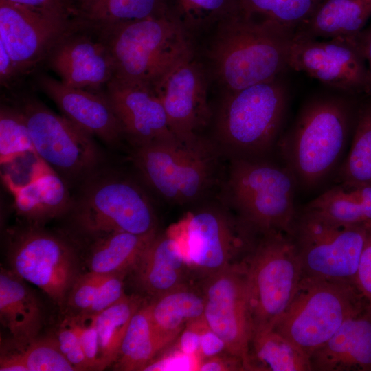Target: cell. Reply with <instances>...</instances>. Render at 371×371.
I'll use <instances>...</instances> for the list:
<instances>
[{"instance_id":"obj_1","label":"cell","mask_w":371,"mask_h":371,"mask_svg":"<svg viewBox=\"0 0 371 371\" xmlns=\"http://www.w3.org/2000/svg\"><path fill=\"white\" fill-rule=\"evenodd\" d=\"M291 40L238 11L216 25L208 59L225 92L236 91L279 77L289 68Z\"/></svg>"},{"instance_id":"obj_2","label":"cell","mask_w":371,"mask_h":371,"mask_svg":"<svg viewBox=\"0 0 371 371\" xmlns=\"http://www.w3.org/2000/svg\"><path fill=\"white\" fill-rule=\"evenodd\" d=\"M97 26L113 58V78L120 80L152 85L193 54L190 34L170 13L115 26Z\"/></svg>"},{"instance_id":"obj_3","label":"cell","mask_w":371,"mask_h":371,"mask_svg":"<svg viewBox=\"0 0 371 371\" xmlns=\"http://www.w3.org/2000/svg\"><path fill=\"white\" fill-rule=\"evenodd\" d=\"M350 109L336 96L314 98L302 109L281 141L282 155L297 181L313 186L335 167L348 137Z\"/></svg>"},{"instance_id":"obj_4","label":"cell","mask_w":371,"mask_h":371,"mask_svg":"<svg viewBox=\"0 0 371 371\" xmlns=\"http://www.w3.org/2000/svg\"><path fill=\"white\" fill-rule=\"evenodd\" d=\"M262 234L241 263L253 334L274 328L302 278V266L291 236L277 232Z\"/></svg>"},{"instance_id":"obj_5","label":"cell","mask_w":371,"mask_h":371,"mask_svg":"<svg viewBox=\"0 0 371 371\" xmlns=\"http://www.w3.org/2000/svg\"><path fill=\"white\" fill-rule=\"evenodd\" d=\"M368 307L353 284L302 277L274 328L311 356L344 322Z\"/></svg>"},{"instance_id":"obj_6","label":"cell","mask_w":371,"mask_h":371,"mask_svg":"<svg viewBox=\"0 0 371 371\" xmlns=\"http://www.w3.org/2000/svg\"><path fill=\"white\" fill-rule=\"evenodd\" d=\"M296 182L289 168L237 159L232 166L228 186L246 225L261 234L291 235L298 216L294 205Z\"/></svg>"},{"instance_id":"obj_7","label":"cell","mask_w":371,"mask_h":371,"mask_svg":"<svg viewBox=\"0 0 371 371\" xmlns=\"http://www.w3.org/2000/svg\"><path fill=\"white\" fill-rule=\"evenodd\" d=\"M369 227L335 223L303 210L290 235L302 277L355 285Z\"/></svg>"},{"instance_id":"obj_8","label":"cell","mask_w":371,"mask_h":371,"mask_svg":"<svg viewBox=\"0 0 371 371\" xmlns=\"http://www.w3.org/2000/svg\"><path fill=\"white\" fill-rule=\"evenodd\" d=\"M287 102L288 92L279 77L225 92L216 120L218 135L238 150H266L280 131Z\"/></svg>"},{"instance_id":"obj_9","label":"cell","mask_w":371,"mask_h":371,"mask_svg":"<svg viewBox=\"0 0 371 371\" xmlns=\"http://www.w3.org/2000/svg\"><path fill=\"white\" fill-rule=\"evenodd\" d=\"M88 180L69 208L84 232L95 237L115 232H157L154 210L139 187L112 176H91Z\"/></svg>"},{"instance_id":"obj_10","label":"cell","mask_w":371,"mask_h":371,"mask_svg":"<svg viewBox=\"0 0 371 371\" xmlns=\"http://www.w3.org/2000/svg\"><path fill=\"white\" fill-rule=\"evenodd\" d=\"M18 107L26 121L35 153L52 171L66 182L93 175L100 153L93 136L34 98H23Z\"/></svg>"},{"instance_id":"obj_11","label":"cell","mask_w":371,"mask_h":371,"mask_svg":"<svg viewBox=\"0 0 371 371\" xmlns=\"http://www.w3.org/2000/svg\"><path fill=\"white\" fill-rule=\"evenodd\" d=\"M8 258L12 271L61 306L76 279V260L64 238L35 225L13 234Z\"/></svg>"},{"instance_id":"obj_12","label":"cell","mask_w":371,"mask_h":371,"mask_svg":"<svg viewBox=\"0 0 371 371\" xmlns=\"http://www.w3.org/2000/svg\"><path fill=\"white\" fill-rule=\"evenodd\" d=\"M199 141L136 146L133 161L146 181L167 199L181 203L198 196L210 179L209 157Z\"/></svg>"},{"instance_id":"obj_13","label":"cell","mask_w":371,"mask_h":371,"mask_svg":"<svg viewBox=\"0 0 371 371\" xmlns=\"http://www.w3.org/2000/svg\"><path fill=\"white\" fill-rule=\"evenodd\" d=\"M65 85L99 91L115 76L113 58L101 29L73 19L57 37L45 59Z\"/></svg>"},{"instance_id":"obj_14","label":"cell","mask_w":371,"mask_h":371,"mask_svg":"<svg viewBox=\"0 0 371 371\" xmlns=\"http://www.w3.org/2000/svg\"><path fill=\"white\" fill-rule=\"evenodd\" d=\"M288 67L342 93L370 95L368 67L356 38L291 39Z\"/></svg>"},{"instance_id":"obj_15","label":"cell","mask_w":371,"mask_h":371,"mask_svg":"<svg viewBox=\"0 0 371 371\" xmlns=\"http://www.w3.org/2000/svg\"><path fill=\"white\" fill-rule=\"evenodd\" d=\"M167 232L179 243L188 270L205 278L235 265L247 245L230 218L215 209L188 212Z\"/></svg>"},{"instance_id":"obj_16","label":"cell","mask_w":371,"mask_h":371,"mask_svg":"<svg viewBox=\"0 0 371 371\" xmlns=\"http://www.w3.org/2000/svg\"><path fill=\"white\" fill-rule=\"evenodd\" d=\"M205 279L203 319L224 341L226 352L249 370L253 324L243 266L233 265Z\"/></svg>"},{"instance_id":"obj_17","label":"cell","mask_w":371,"mask_h":371,"mask_svg":"<svg viewBox=\"0 0 371 371\" xmlns=\"http://www.w3.org/2000/svg\"><path fill=\"white\" fill-rule=\"evenodd\" d=\"M151 86L175 137L185 144L198 142L196 133L208 123L210 111L205 71L194 54L172 66Z\"/></svg>"},{"instance_id":"obj_18","label":"cell","mask_w":371,"mask_h":371,"mask_svg":"<svg viewBox=\"0 0 371 371\" xmlns=\"http://www.w3.org/2000/svg\"><path fill=\"white\" fill-rule=\"evenodd\" d=\"M104 92L124 136L136 146L180 142L172 132L164 106L151 85L113 78Z\"/></svg>"},{"instance_id":"obj_19","label":"cell","mask_w":371,"mask_h":371,"mask_svg":"<svg viewBox=\"0 0 371 371\" xmlns=\"http://www.w3.org/2000/svg\"><path fill=\"white\" fill-rule=\"evenodd\" d=\"M70 21H58L0 0V43L20 75L25 74L46 59L54 41Z\"/></svg>"},{"instance_id":"obj_20","label":"cell","mask_w":371,"mask_h":371,"mask_svg":"<svg viewBox=\"0 0 371 371\" xmlns=\"http://www.w3.org/2000/svg\"><path fill=\"white\" fill-rule=\"evenodd\" d=\"M38 86L64 116L91 136L113 145L124 136L121 125L104 92L67 86L41 75Z\"/></svg>"},{"instance_id":"obj_21","label":"cell","mask_w":371,"mask_h":371,"mask_svg":"<svg viewBox=\"0 0 371 371\" xmlns=\"http://www.w3.org/2000/svg\"><path fill=\"white\" fill-rule=\"evenodd\" d=\"M310 359L313 371H371V310L344 322Z\"/></svg>"},{"instance_id":"obj_22","label":"cell","mask_w":371,"mask_h":371,"mask_svg":"<svg viewBox=\"0 0 371 371\" xmlns=\"http://www.w3.org/2000/svg\"><path fill=\"white\" fill-rule=\"evenodd\" d=\"M132 269L139 287L153 297L184 284L188 270L179 243L167 231L155 235Z\"/></svg>"},{"instance_id":"obj_23","label":"cell","mask_w":371,"mask_h":371,"mask_svg":"<svg viewBox=\"0 0 371 371\" xmlns=\"http://www.w3.org/2000/svg\"><path fill=\"white\" fill-rule=\"evenodd\" d=\"M23 280L12 270L1 269L0 320L21 350L37 338L42 325L39 303Z\"/></svg>"},{"instance_id":"obj_24","label":"cell","mask_w":371,"mask_h":371,"mask_svg":"<svg viewBox=\"0 0 371 371\" xmlns=\"http://www.w3.org/2000/svg\"><path fill=\"white\" fill-rule=\"evenodd\" d=\"M371 18V0H323L292 40L356 38Z\"/></svg>"},{"instance_id":"obj_25","label":"cell","mask_w":371,"mask_h":371,"mask_svg":"<svg viewBox=\"0 0 371 371\" xmlns=\"http://www.w3.org/2000/svg\"><path fill=\"white\" fill-rule=\"evenodd\" d=\"M147 304L152 326L163 348L177 339L187 324L203 315V293L185 284L154 297Z\"/></svg>"},{"instance_id":"obj_26","label":"cell","mask_w":371,"mask_h":371,"mask_svg":"<svg viewBox=\"0 0 371 371\" xmlns=\"http://www.w3.org/2000/svg\"><path fill=\"white\" fill-rule=\"evenodd\" d=\"M14 201L17 214L34 225L69 210L72 204L67 182L52 170L20 187Z\"/></svg>"},{"instance_id":"obj_27","label":"cell","mask_w":371,"mask_h":371,"mask_svg":"<svg viewBox=\"0 0 371 371\" xmlns=\"http://www.w3.org/2000/svg\"><path fill=\"white\" fill-rule=\"evenodd\" d=\"M304 211L341 225L371 227V186L340 183L311 201Z\"/></svg>"},{"instance_id":"obj_28","label":"cell","mask_w":371,"mask_h":371,"mask_svg":"<svg viewBox=\"0 0 371 371\" xmlns=\"http://www.w3.org/2000/svg\"><path fill=\"white\" fill-rule=\"evenodd\" d=\"M249 370L312 371L310 356L275 328L253 334Z\"/></svg>"},{"instance_id":"obj_29","label":"cell","mask_w":371,"mask_h":371,"mask_svg":"<svg viewBox=\"0 0 371 371\" xmlns=\"http://www.w3.org/2000/svg\"><path fill=\"white\" fill-rule=\"evenodd\" d=\"M156 234L138 235L115 232L95 236L87 260L89 271L124 274L133 268Z\"/></svg>"},{"instance_id":"obj_30","label":"cell","mask_w":371,"mask_h":371,"mask_svg":"<svg viewBox=\"0 0 371 371\" xmlns=\"http://www.w3.org/2000/svg\"><path fill=\"white\" fill-rule=\"evenodd\" d=\"M150 321L148 304L144 302L133 315L115 361L120 370H144L163 350Z\"/></svg>"},{"instance_id":"obj_31","label":"cell","mask_w":371,"mask_h":371,"mask_svg":"<svg viewBox=\"0 0 371 371\" xmlns=\"http://www.w3.org/2000/svg\"><path fill=\"white\" fill-rule=\"evenodd\" d=\"M323 0H237L238 12L270 24L291 38Z\"/></svg>"},{"instance_id":"obj_32","label":"cell","mask_w":371,"mask_h":371,"mask_svg":"<svg viewBox=\"0 0 371 371\" xmlns=\"http://www.w3.org/2000/svg\"><path fill=\"white\" fill-rule=\"evenodd\" d=\"M122 275L89 271L77 278L68 295L72 314L95 315L118 301L125 295Z\"/></svg>"},{"instance_id":"obj_33","label":"cell","mask_w":371,"mask_h":371,"mask_svg":"<svg viewBox=\"0 0 371 371\" xmlns=\"http://www.w3.org/2000/svg\"><path fill=\"white\" fill-rule=\"evenodd\" d=\"M143 303L140 297L125 294L115 303L95 315L102 370L117 360L129 322Z\"/></svg>"},{"instance_id":"obj_34","label":"cell","mask_w":371,"mask_h":371,"mask_svg":"<svg viewBox=\"0 0 371 371\" xmlns=\"http://www.w3.org/2000/svg\"><path fill=\"white\" fill-rule=\"evenodd\" d=\"M170 13L168 0H97L81 19L111 27Z\"/></svg>"},{"instance_id":"obj_35","label":"cell","mask_w":371,"mask_h":371,"mask_svg":"<svg viewBox=\"0 0 371 371\" xmlns=\"http://www.w3.org/2000/svg\"><path fill=\"white\" fill-rule=\"evenodd\" d=\"M339 179L346 185L371 186L370 100L359 111L352 144L340 168Z\"/></svg>"},{"instance_id":"obj_36","label":"cell","mask_w":371,"mask_h":371,"mask_svg":"<svg viewBox=\"0 0 371 371\" xmlns=\"http://www.w3.org/2000/svg\"><path fill=\"white\" fill-rule=\"evenodd\" d=\"M170 14L190 32L201 31L238 11L237 0H168Z\"/></svg>"},{"instance_id":"obj_37","label":"cell","mask_w":371,"mask_h":371,"mask_svg":"<svg viewBox=\"0 0 371 371\" xmlns=\"http://www.w3.org/2000/svg\"><path fill=\"white\" fill-rule=\"evenodd\" d=\"M34 148L24 115L18 106L3 105L0 110V160L8 164Z\"/></svg>"},{"instance_id":"obj_38","label":"cell","mask_w":371,"mask_h":371,"mask_svg":"<svg viewBox=\"0 0 371 371\" xmlns=\"http://www.w3.org/2000/svg\"><path fill=\"white\" fill-rule=\"evenodd\" d=\"M28 371H73L75 368L62 352L56 337L36 338L23 350Z\"/></svg>"},{"instance_id":"obj_39","label":"cell","mask_w":371,"mask_h":371,"mask_svg":"<svg viewBox=\"0 0 371 371\" xmlns=\"http://www.w3.org/2000/svg\"><path fill=\"white\" fill-rule=\"evenodd\" d=\"M66 318L78 335L89 370H101L99 338L95 315L71 314Z\"/></svg>"},{"instance_id":"obj_40","label":"cell","mask_w":371,"mask_h":371,"mask_svg":"<svg viewBox=\"0 0 371 371\" xmlns=\"http://www.w3.org/2000/svg\"><path fill=\"white\" fill-rule=\"evenodd\" d=\"M56 337L62 352L76 370H89L78 335L67 318L60 326Z\"/></svg>"},{"instance_id":"obj_41","label":"cell","mask_w":371,"mask_h":371,"mask_svg":"<svg viewBox=\"0 0 371 371\" xmlns=\"http://www.w3.org/2000/svg\"><path fill=\"white\" fill-rule=\"evenodd\" d=\"M49 18L69 22L78 15L72 0H5Z\"/></svg>"},{"instance_id":"obj_42","label":"cell","mask_w":371,"mask_h":371,"mask_svg":"<svg viewBox=\"0 0 371 371\" xmlns=\"http://www.w3.org/2000/svg\"><path fill=\"white\" fill-rule=\"evenodd\" d=\"M354 284L371 310V227L368 229Z\"/></svg>"},{"instance_id":"obj_43","label":"cell","mask_w":371,"mask_h":371,"mask_svg":"<svg viewBox=\"0 0 371 371\" xmlns=\"http://www.w3.org/2000/svg\"><path fill=\"white\" fill-rule=\"evenodd\" d=\"M196 357L178 350L161 359H153L144 370H197L199 362Z\"/></svg>"},{"instance_id":"obj_44","label":"cell","mask_w":371,"mask_h":371,"mask_svg":"<svg viewBox=\"0 0 371 371\" xmlns=\"http://www.w3.org/2000/svg\"><path fill=\"white\" fill-rule=\"evenodd\" d=\"M204 324L203 318L187 324L177 337L179 351L190 355H199L201 333Z\"/></svg>"},{"instance_id":"obj_45","label":"cell","mask_w":371,"mask_h":371,"mask_svg":"<svg viewBox=\"0 0 371 371\" xmlns=\"http://www.w3.org/2000/svg\"><path fill=\"white\" fill-rule=\"evenodd\" d=\"M223 351L226 352L224 341L205 324L201 333L199 355L206 359L218 355Z\"/></svg>"},{"instance_id":"obj_46","label":"cell","mask_w":371,"mask_h":371,"mask_svg":"<svg viewBox=\"0 0 371 371\" xmlns=\"http://www.w3.org/2000/svg\"><path fill=\"white\" fill-rule=\"evenodd\" d=\"M197 370L200 371H221V370H245L243 361L230 354L223 357L218 355L206 358L199 362Z\"/></svg>"},{"instance_id":"obj_47","label":"cell","mask_w":371,"mask_h":371,"mask_svg":"<svg viewBox=\"0 0 371 371\" xmlns=\"http://www.w3.org/2000/svg\"><path fill=\"white\" fill-rule=\"evenodd\" d=\"M20 76L12 59L3 44L0 43L1 85L9 87Z\"/></svg>"},{"instance_id":"obj_48","label":"cell","mask_w":371,"mask_h":371,"mask_svg":"<svg viewBox=\"0 0 371 371\" xmlns=\"http://www.w3.org/2000/svg\"><path fill=\"white\" fill-rule=\"evenodd\" d=\"M1 371H28L25 362L23 350L20 352L1 355Z\"/></svg>"},{"instance_id":"obj_49","label":"cell","mask_w":371,"mask_h":371,"mask_svg":"<svg viewBox=\"0 0 371 371\" xmlns=\"http://www.w3.org/2000/svg\"><path fill=\"white\" fill-rule=\"evenodd\" d=\"M356 39L366 60L371 81V23L365 27L356 37ZM368 100L371 101V93Z\"/></svg>"},{"instance_id":"obj_50","label":"cell","mask_w":371,"mask_h":371,"mask_svg":"<svg viewBox=\"0 0 371 371\" xmlns=\"http://www.w3.org/2000/svg\"><path fill=\"white\" fill-rule=\"evenodd\" d=\"M96 1L97 0H72L78 17H83Z\"/></svg>"}]
</instances>
